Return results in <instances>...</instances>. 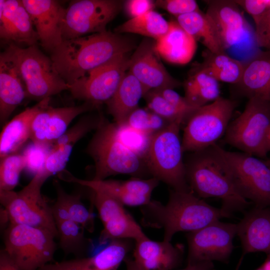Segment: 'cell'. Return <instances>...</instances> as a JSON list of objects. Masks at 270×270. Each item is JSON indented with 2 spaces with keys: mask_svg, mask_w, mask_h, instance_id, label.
Masks as SVG:
<instances>
[{
  "mask_svg": "<svg viewBox=\"0 0 270 270\" xmlns=\"http://www.w3.org/2000/svg\"><path fill=\"white\" fill-rule=\"evenodd\" d=\"M135 42L122 34L106 30L63 40L51 53L57 72L70 85L118 56L128 54Z\"/></svg>",
  "mask_w": 270,
  "mask_h": 270,
  "instance_id": "obj_1",
  "label": "cell"
},
{
  "mask_svg": "<svg viewBox=\"0 0 270 270\" xmlns=\"http://www.w3.org/2000/svg\"><path fill=\"white\" fill-rule=\"evenodd\" d=\"M140 210L142 224L162 229L163 240L168 242L177 232L195 231L223 218L231 217L222 208L208 204L192 192L172 188L166 204L152 200Z\"/></svg>",
  "mask_w": 270,
  "mask_h": 270,
  "instance_id": "obj_2",
  "label": "cell"
},
{
  "mask_svg": "<svg viewBox=\"0 0 270 270\" xmlns=\"http://www.w3.org/2000/svg\"><path fill=\"white\" fill-rule=\"evenodd\" d=\"M184 162L188 184L198 197L220 198L221 208L230 216L245 212L252 204L236 192L220 146L216 144L192 152Z\"/></svg>",
  "mask_w": 270,
  "mask_h": 270,
  "instance_id": "obj_3",
  "label": "cell"
},
{
  "mask_svg": "<svg viewBox=\"0 0 270 270\" xmlns=\"http://www.w3.org/2000/svg\"><path fill=\"white\" fill-rule=\"evenodd\" d=\"M95 130L86 150L94 162V175L92 180H102L120 174L144 178L150 176L144 160L119 140L114 122H110L102 116Z\"/></svg>",
  "mask_w": 270,
  "mask_h": 270,
  "instance_id": "obj_4",
  "label": "cell"
},
{
  "mask_svg": "<svg viewBox=\"0 0 270 270\" xmlns=\"http://www.w3.org/2000/svg\"><path fill=\"white\" fill-rule=\"evenodd\" d=\"M182 124L172 122L152 136L144 158L151 176L172 189L192 192L186 180L180 130Z\"/></svg>",
  "mask_w": 270,
  "mask_h": 270,
  "instance_id": "obj_5",
  "label": "cell"
},
{
  "mask_svg": "<svg viewBox=\"0 0 270 270\" xmlns=\"http://www.w3.org/2000/svg\"><path fill=\"white\" fill-rule=\"evenodd\" d=\"M4 51L16 64L24 83L27 98L41 101L69 90L50 58L37 45L23 48L8 44Z\"/></svg>",
  "mask_w": 270,
  "mask_h": 270,
  "instance_id": "obj_6",
  "label": "cell"
},
{
  "mask_svg": "<svg viewBox=\"0 0 270 270\" xmlns=\"http://www.w3.org/2000/svg\"><path fill=\"white\" fill-rule=\"evenodd\" d=\"M48 178L40 170L18 192L0 190L1 204L10 224L46 229L58 238L52 207L42 197L41 188Z\"/></svg>",
  "mask_w": 270,
  "mask_h": 270,
  "instance_id": "obj_7",
  "label": "cell"
},
{
  "mask_svg": "<svg viewBox=\"0 0 270 270\" xmlns=\"http://www.w3.org/2000/svg\"><path fill=\"white\" fill-rule=\"evenodd\" d=\"M55 238L46 229L10 224L4 232V249L23 270H38L53 260Z\"/></svg>",
  "mask_w": 270,
  "mask_h": 270,
  "instance_id": "obj_8",
  "label": "cell"
},
{
  "mask_svg": "<svg viewBox=\"0 0 270 270\" xmlns=\"http://www.w3.org/2000/svg\"><path fill=\"white\" fill-rule=\"evenodd\" d=\"M236 102L220 97L196 109L184 124L182 140L184 152H194L214 144L226 132Z\"/></svg>",
  "mask_w": 270,
  "mask_h": 270,
  "instance_id": "obj_9",
  "label": "cell"
},
{
  "mask_svg": "<svg viewBox=\"0 0 270 270\" xmlns=\"http://www.w3.org/2000/svg\"><path fill=\"white\" fill-rule=\"evenodd\" d=\"M270 128V101L251 98L244 112L230 122L224 140L243 152L264 158Z\"/></svg>",
  "mask_w": 270,
  "mask_h": 270,
  "instance_id": "obj_10",
  "label": "cell"
},
{
  "mask_svg": "<svg viewBox=\"0 0 270 270\" xmlns=\"http://www.w3.org/2000/svg\"><path fill=\"white\" fill-rule=\"evenodd\" d=\"M220 151L238 193L255 206L270 208V166L243 152Z\"/></svg>",
  "mask_w": 270,
  "mask_h": 270,
  "instance_id": "obj_11",
  "label": "cell"
},
{
  "mask_svg": "<svg viewBox=\"0 0 270 270\" xmlns=\"http://www.w3.org/2000/svg\"><path fill=\"white\" fill-rule=\"evenodd\" d=\"M122 2L116 0H72L66 8L63 40L106 30L107 24L118 14Z\"/></svg>",
  "mask_w": 270,
  "mask_h": 270,
  "instance_id": "obj_12",
  "label": "cell"
},
{
  "mask_svg": "<svg viewBox=\"0 0 270 270\" xmlns=\"http://www.w3.org/2000/svg\"><path fill=\"white\" fill-rule=\"evenodd\" d=\"M128 54L118 56L69 85L72 96L99 106L112 98L129 68Z\"/></svg>",
  "mask_w": 270,
  "mask_h": 270,
  "instance_id": "obj_13",
  "label": "cell"
},
{
  "mask_svg": "<svg viewBox=\"0 0 270 270\" xmlns=\"http://www.w3.org/2000/svg\"><path fill=\"white\" fill-rule=\"evenodd\" d=\"M237 230V224L219 220L186 232V264L215 260L227 264L234 248L233 240Z\"/></svg>",
  "mask_w": 270,
  "mask_h": 270,
  "instance_id": "obj_14",
  "label": "cell"
},
{
  "mask_svg": "<svg viewBox=\"0 0 270 270\" xmlns=\"http://www.w3.org/2000/svg\"><path fill=\"white\" fill-rule=\"evenodd\" d=\"M92 203L98 212L104 228L98 238L100 245L116 239L136 242L148 236L124 206L103 192L92 190Z\"/></svg>",
  "mask_w": 270,
  "mask_h": 270,
  "instance_id": "obj_15",
  "label": "cell"
},
{
  "mask_svg": "<svg viewBox=\"0 0 270 270\" xmlns=\"http://www.w3.org/2000/svg\"><path fill=\"white\" fill-rule=\"evenodd\" d=\"M64 181L78 184L92 190H98L109 194L124 206H142L148 204L153 190L160 181L154 177L148 178L132 177L127 180H86L74 176L64 170L58 174Z\"/></svg>",
  "mask_w": 270,
  "mask_h": 270,
  "instance_id": "obj_16",
  "label": "cell"
},
{
  "mask_svg": "<svg viewBox=\"0 0 270 270\" xmlns=\"http://www.w3.org/2000/svg\"><path fill=\"white\" fill-rule=\"evenodd\" d=\"M156 48V41L147 38L130 57L128 71L142 84L147 92L152 90L174 89L180 85L166 70Z\"/></svg>",
  "mask_w": 270,
  "mask_h": 270,
  "instance_id": "obj_17",
  "label": "cell"
},
{
  "mask_svg": "<svg viewBox=\"0 0 270 270\" xmlns=\"http://www.w3.org/2000/svg\"><path fill=\"white\" fill-rule=\"evenodd\" d=\"M98 108L88 102L78 106L62 108H53L49 105L34 117L31 126L30 140L36 146L51 148L66 132L75 118Z\"/></svg>",
  "mask_w": 270,
  "mask_h": 270,
  "instance_id": "obj_18",
  "label": "cell"
},
{
  "mask_svg": "<svg viewBox=\"0 0 270 270\" xmlns=\"http://www.w3.org/2000/svg\"><path fill=\"white\" fill-rule=\"evenodd\" d=\"M28 12L41 46L52 52L62 42L66 8L54 0H22Z\"/></svg>",
  "mask_w": 270,
  "mask_h": 270,
  "instance_id": "obj_19",
  "label": "cell"
},
{
  "mask_svg": "<svg viewBox=\"0 0 270 270\" xmlns=\"http://www.w3.org/2000/svg\"><path fill=\"white\" fill-rule=\"evenodd\" d=\"M134 243L129 239L113 240L93 256L49 263L38 270H117L133 250Z\"/></svg>",
  "mask_w": 270,
  "mask_h": 270,
  "instance_id": "obj_20",
  "label": "cell"
},
{
  "mask_svg": "<svg viewBox=\"0 0 270 270\" xmlns=\"http://www.w3.org/2000/svg\"><path fill=\"white\" fill-rule=\"evenodd\" d=\"M132 258L138 270H174L182 266L184 246L148 237L135 242Z\"/></svg>",
  "mask_w": 270,
  "mask_h": 270,
  "instance_id": "obj_21",
  "label": "cell"
},
{
  "mask_svg": "<svg viewBox=\"0 0 270 270\" xmlns=\"http://www.w3.org/2000/svg\"><path fill=\"white\" fill-rule=\"evenodd\" d=\"M0 37L20 46L37 45L38 38L22 0H0Z\"/></svg>",
  "mask_w": 270,
  "mask_h": 270,
  "instance_id": "obj_22",
  "label": "cell"
},
{
  "mask_svg": "<svg viewBox=\"0 0 270 270\" xmlns=\"http://www.w3.org/2000/svg\"><path fill=\"white\" fill-rule=\"evenodd\" d=\"M206 14L214 26L224 49L239 42L250 30L234 0L208 1Z\"/></svg>",
  "mask_w": 270,
  "mask_h": 270,
  "instance_id": "obj_23",
  "label": "cell"
},
{
  "mask_svg": "<svg viewBox=\"0 0 270 270\" xmlns=\"http://www.w3.org/2000/svg\"><path fill=\"white\" fill-rule=\"evenodd\" d=\"M237 226L242 256L258 252L270 254V208L254 206L245 211Z\"/></svg>",
  "mask_w": 270,
  "mask_h": 270,
  "instance_id": "obj_24",
  "label": "cell"
},
{
  "mask_svg": "<svg viewBox=\"0 0 270 270\" xmlns=\"http://www.w3.org/2000/svg\"><path fill=\"white\" fill-rule=\"evenodd\" d=\"M27 98L26 86L19 70L4 50L0 54V122L4 124Z\"/></svg>",
  "mask_w": 270,
  "mask_h": 270,
  "instance_id": "obj_25",
  "label": "cell"
},
{
  "mask_svg": "<svg viewBox=\"0 0 270 270\" xmlns=\"http://www.w3.org/2000/svg\"><path fill=\"white\" fill-rule=\"evenodd\" d=\"M241 78L236 84L244 96L270 101V50L260 51L244 62Z\"/></svg>",
  "mask_w": 270,
  "mask_h": 270,
  "instance_id": "obj_26",
  "label": "cell"
},
{
  "mask_svg": "<svg viewBox=\"0 0 270 270\" xmlns=\"http://www.w3.org/2000/svg\"><path fill=\"white\" fill-rule=\"evenodd\" d=\"M50 98H45L27 108L5 124L0 135V158L18 152L30 139L31 126L34 117L50 105Z\"/></svg>",
  "mask_w": 270,
  "mask_h": 270,
  "instance_id": "obj_27",
  "label": "cell"
},
{
  "mask_svg": "<svg viewBox=\"0 0 270 270\" xmlns=\"http://www.w3.org/2000/svg\"><path fill=\"white\" fill-rule=\"evenodd\" d=\"M156 41V48L160 57L174 64H184L192 58L196 41L176 21H170L168 32Z\"/></svg>",
  "mask_w": 270,
  "mask_h": 270,
  "instance_id": "obj_28",
  "label": "cell"
},
{
  "mask_svg": "<svg viewBox=\"0 0 270 270\" xmlns=\"http://www.w3.org/2000/svg\"><path fill=\"white\" fill-rule=\"evenodd\" d=\"M147 92L140 82L128 70L125 74L115 93L106 104L108 112L117 124L125 123Z\"/></svg>",
  "mask_w": 270,
  "mask_h": 270,
  "instance_id": "obj_29",
  "label": "cell"
},
{
  "mask_svg": "<svg viewBox=\"0 0 270 270\" xmlns=\"http://www.w3.org/2000/svg\"><path fill=\"white\" fill-rule=\"evenodd\" d=\"M176 18L178 24L207 50L214 54L224 52L216 30L206 13L200 10Z\"/></svg>",
  "mask_w": 270,
  "mask_h": 270,
  "instance_id": "obj_30",
  "label": "cell"
},
{
  "mask_svg": "<svg viewBox=\"0 0 270 270\" xmlns=\"http://www.w3.org/2000/svg\"><path fill=\"white\" fill-rule=\"evenodd\" d=\"M204 60L198 69L218 82L237 84L240 80L244 63L232 58L225 52L214 54L207 50Z\"/></svg>",
  "mask_w": 270,
  "mask_h": 270,
  "instance_id": "obj_31",
  "label": "cell"
},
{
  "mask_svg": "<svg viewBox=\"0 0 270 270\" xmlns=\"http://www.w3.org/2000/svg\"><path fill=\"white\" fill-rule=\"evenodd\" d=\"M184 88V97L196 107L205 106L220 97L219 82L200 69L188 78Z\"/></svg>",
  "mask_w": 270,
  "mask_h": 270,
  "instance_id": "obj_32",
  "label": "cell"
},
{
  "mask_svg": "<svg viewBox=\"0 0 270 270\" xmlns=\"http://www.w3.org/2000/svg\"><path fill=\"white\" fill-rule=\"evenodd\" d=\"M170 26V22L153 10L118 26L114 32L138 34L156 40L166 34Z\"/></svg>",
  "mask_w": 270,
  "mask_h": 270,
  "instance_id": "obj_33",
  "label": "cell"
},
{
  "mask_svg": "<svg viewBox=\"0 0 270 270\" xmlns=\"http://www.w3.org/2000/svg\"><path fill=\"white\" fill-rule=\"evenodd\" d=\"M60 246L66 254L84 257L92 244L84 234V228L70 219L56 222Z\"/></svg>",
  "mask_w": 270,
  "mask_h": 270,
  "instance_id": "obj_34",
  "label": "cell"
},
{
  "mask_svg": "<svg viewBox=\"0 0 270 270\" xmlns=\"http://www.w3.org/2000/svg\"><path fill=\"white\" fill-rule=\"evenodd\" d=\"M57 198L56 202L66 210L70 220L82 226L88 232L94 229V218L92 211L88 210L82 202L79 194H68L57 180L54 181Z\"/></svg>",
  "mask_w": 270,
  "mask_h": 270,
  "instance_id": "obj_35",
  "label": "cell"
},
{
  "mask_svg": "<svg viewBox=\"0 0 270 270\" xmlns=\"http://www.w3.org/2000/svg\"><path fill=\"white\" fill-rule=\"evenodd\" d=\"M26 164L24 154L18 152L0 158V190H12L18 184L20 174Z\"/></svg>",
  "mask_w": 270,
  "mask_h": 270,
  "instance_id": "obj_36",
  "label": "cell"
},
{
  "mask_svg": "<svg viewBox=\"0 0 270 270\" xmlns=\"http://www.w3.org/2000/svg\"><path fill=\"white\" fill-rule=\"evenodd\" d=\"M114 124L116 133L121 142L144 160L153 135L136 130L126 123Z\"/></svg>",
  "mask_w": 270,
  "mask_h": 270,
  "instance_id": "obj_37",
  "label": "cell"
},
{
  "mask_svg": "<svg viewBox=\"0 0 270 270\" xmlns=\"http://www.w3.org/2000/svg\"><path fill=\"white\" fill-rule=\"evenodd\" d=\"M125 123L136 130L154 135L170 122L148 108H138L130 114Z\"/></svg>",
  "mask_w": 270,
  "mask_h": 270,
  "instance_id": "obj_38",
  "label": "cell"
},
{
  "mask_svg": "<svg viewBox=\"0 0 270 270\" xmlns=\"http://www.w3.org/2000/svg\"><path fill=\"white\" fill-rule=\"evenodd\" d=\"M147 108L170 122H180L184 124L186 117L166 100L157 90L148 91L144 97Z\"/></svg>",
  "mask_w": 270,
  "mask_h": 270,
  "instance_id": "obj_39",
  "label": "cell"
},
{
  "mask_svg": "<svg viewBox=\"0 0 270 270\" xmlns=\"http://www.w3.org/2000/svg\"><path fill=\"white\" fill-rule=\"evenodd\" d=\"M102 114L88 115L81 118L72 127L59 138L52 144V148H56L66 144H74L88 132L96 130L101 121Z\"/></svg>",
  "mask_w": 270,
  "mask_h": 270,
  "instance_id": "obj_40",
  "label": "cell"
},
{
  "mask_svg": "<svg viewBox=\"0 0 270 270\" xmlns=\"http://www.w3.org/2000/svg\"><path fill=\"white\" fill-rule=\"evenodd\" d=\"M74 145L66 144L52 148L48 152L43 167L40 170L48 178L54 174L64 170Z\"/></svg>",
  "mask_w": 270,
  "mask_h": 270,
  "instance_id": "obj_41",
  "label": "cell"
},
{
  "mask_svg": "<svg viewBox=\"0 0 270 270\" xmlns=\"http://www.w3.org/2000/svg\"><path fill=\"white\" fill-rule=\"evenodd\" d=\"M155 6L161 8L178 17L186 14L200 10L194 0H157Z\"/></svg>",
  "mask_w": 270,
  "mask_h": 270,
  "instance_id": "obj_42",
  "label": "cell"
},
{
  "mask_svg": "<svg viewBox=\"0 0 270 270\" xmlns=\"http://www.w3.org/2000/svg\"><path fill=\"white\" fill-rule=\"evenodd\" d=\"M254 22V38L257 44L270 50V8Z\"/></svg>",
  "mask_w": 270,
  "mask_h": 270,
  "instance_id": "obj_43",
  "label": "cell"
},
{
  "mask_svg": "<svg viewBox=\"0 0 270 270\" xmlns=\"http://www.w3.org/2000/svg\"><path fill=\"white\" fill-rule=\"evenodd\" d=\"M50 150L48 148L36 146L34 144L30 146L24 153L26 158V167L34 172L36 174L43 167Z\"/></svg>",
  "mask_w": 270,
  "mask_h": 270,
  "instance_id": "obj_44",
  "label": "cell"
},
{
  "mask_svg": "<svg viewBox=\"0 0 270 270\" xmlns=\"http://www.w3.org/2000/svg\"><path fill=\"white\" fill-rule=\"evenodd\" d=\"M157 90L166 100L183 114L187 120L194 112L199 107L190 104L184 97L171 88H165Z\"/></svg>",
  "mask_w": 270,
  "mask_h": 270,
  "instance_id": "obj_45",
  "label": "cell"
},
{
  "mask_svg": "<svg viewBox=\"0 0 270 270\" xmlns=\"http://www.w3.org/2000/svg\"><path fill=\"white\" fill-rule=\"evenodd\" d=\"M235 2L250 14L255 21L270 8V0H238Z\"/></svg>",
  "mask_w": 270,
  "mask_h": 270,
  "instance_id": "obj_46",
  "label": "cell"
},
{
  "mask_svg": "<svg viewBox=\"0 0 270 270\" xmlns=\"http://www.w3.org/2000/svg\"><path fill=\"white\" fill-rule=\"evenodd\" d=\"M124 6L126 14L132 18L153 10L155 4L154 1L150 0H129Z\"/></svg>",
  "mask_w": 270,
  "mask_h": 270,
  "instance_id": "obj_47",
  "label": "cell"
},
{
  "mask_svg": "<svg viewBox=\"0 0 270 270\" xmlns=\"http://www.w3.org/2000/svg\"><path fill=\"white\" fill-rule=\"evenodd\" d=\"M0 270H23L8 254L4 249L0 252Z\"/></svg>",
  "mask_w": 270,
  "mask_h": 270,
  "instance_id": "obj_48",
  "label": "cell"
},
{
  "mask_svg": "<svg viewBox=\"0 0 270 270\" xmlns=\"http://www.w3.org/2000/svg\"><path fill=\"white\" fill-rule=\"evenodd\" d=\"M174 270H216L212 262H200L186 264V266Z\"/></svg>",
  "mask_w": 270,
  "mask_h": 270,
  "instance_id": "obj_49",
  "label": "cell"
},
{
  "mask_svg": "<svg viewBox=\"0 0 270 270\" xmlns=\"http://www.w3.org/2000/svg\"><path fill=\"white\" fill-rule=\"evenodd\" d=\"M126 270H138L132 257L129 256L124 260Z\"/></svg>",
  "mask_w": 270,
  "mask_h": 270,
  "instance_id": "obj_50",
  "label": "cell"
},
{
  "mask_svg": "<svg viewBox=\"0 0 270 270\" xmlns=\"http://www.w3.org/2000/svg\"><path fill=\"white\" fill-rule=\"evenodd\" d=\"M262 266L264 270H270V254L267 255Z\"/></svg>",
  "mask_w": 270,
  "mask_h": 270,
  "instance_id": "obj_51",
  "label": "cell"
},
{
  "mask_svg": "<svg viewBox=\"0 0 270 270\" xmlns=\"http://www.w3.org/2000/svg\"><path fill=\"white\" fill-rule=\"evenodd\" d=\"M266 148L268 152H270V128L268 132L266 138Z\"/></svg>",
  "mask_w": 270,
  "mask_h": 270,
  "instance_id": "obj_52",
  "label": "cell"
},
{
  "mask_svg": "<svg viewBox=\"0 0 270 270\" xmlns=\"http://www.w3.org/2000/svg\"><path fill=\"white\" fill-rule=\"evenodd\" d=\"M242 260H240V262H239V263L238 264V266H237V267H236V270H238V268H240V264H241V262H242Z\"/></svg>",
  "mask_w": 270,
  "mask_h": 270,
  "instance_id": "obj_53",
  "label": "cell"
},
{
  "mask_svg": "<svg viewBox=\"0 0 270 270\" xmlns=\"http://www.w3.org/2000/svg\"><path fill=\"white\" fill-rule=\"evenodd\" d=\"M265 162L270 166V158L266 160Z\"/></svg>",
  "mask_w": 270,
  "mask_h": 270,
  "instance_id": "obj_54",
  "label": "cell"
},
{
  "mask_svg": "<svg viewBox=\"0 0 270 270\" xmlns=\"http://www.w3.org/2000/svg\"><path fill=\"white\" fill-rule=\"evenodd\" d=\"M256 270H264L262 266H261L260 267H258V268H256Z\"/></svg>",
  "mask_w": 270,
  "mask_h": 270,
  "instance_id": "obj_55",
  "label": "cell"
}]
</instances>
